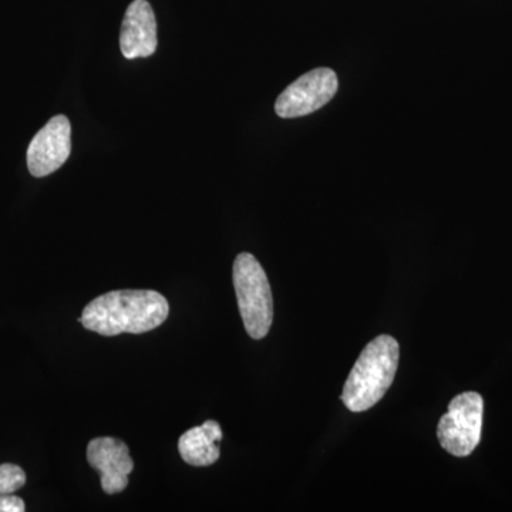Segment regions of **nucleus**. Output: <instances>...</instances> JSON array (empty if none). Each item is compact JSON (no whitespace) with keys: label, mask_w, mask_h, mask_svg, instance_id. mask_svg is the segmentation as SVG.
I'll use <instances>...</instances> for the list:
<instances>
[{"label":"nucleus","mask_w":512,"mask_h":512,"mask_svg":"<svg viewBox=\"0 0 512 512\" xmlns=\"http://www.w3.org/2000/svg\"><path fill=\"white\" fill-rule=\"evenodd\" d=\"M399 357V343L389 335L377 336L362 350L340 396L350 412H366L383 399L396 376Z\"/></svg>","instance_id":"obj_2"},{"label":"nucleus","mask_w":512,"mask_h":512,"mask_svg":"<svg viewBox=\"0 0 512 512\" xmlns=\"http://www.w3.org/2000/svg\"><path fill=\"white\" fill-rule=\"evenodd\" d=\"M25 501L18 495L0 494V512H25Z\"/></svg>","instance_id":"obj_11"},{"label":"nucleus","mask_w":512,"mask_h":512,"mask_svg":"<svg viewBox=\"0 0 512 512\" xmlns=\"http://www.w3.org/2000/svg\"><path fill=\"white\" fill-rule=\"evenodd\" d=\"M157 22L147 0H134L121 23L120 49L128 60L150 57L157 50Z\"/></svg>","instance_id":"obj_8"},{"label":"nucleus","mask_w":512,"mask_h":512,"mask_svg":"<svg viewBox=\"0 0 512 512\" xmlns=\"http://www.w3.org/2000/svg\"><path fill=\"white\" fill-rule=\"evenodd\" d=\"M168 313L170 305L161 293L126 289L93 299L79 320L84 328L101 336L140 335L163 325Z\"/></svg>","instance_id":"obj_1"},{"label":"nucleus","mask_w":512,"mask_h":512,"mask_svg":"<svg viewBox=\"0 0 512 512\" xmlns=\"http://www.w3.org/2000/svg\"><path fill=\"white\" fill-rule=\"evenodd\" d=\"M338 86L336 73L325 67L303 74L278 97L276 114L282 119L308 116L328 104L338 92Z\"/></svg>","instance_id":"obj_5"},{"label":"nucleus","mask_w":512,"mask_h":512,"mask_svg":"<svg viewBox=\"0 0 512 512\" xmlns=\"http://www.w3.org/2000/svg\"><path fill=\"white\" fill-rule=\"evenodd\" d=\"M26 484V474L16 464H0V494H13Z\"/></svg>","instance_id":"obj_10"},{"label":"nucleus","mask_w":512,"mask_h":512,"mask_svg":"<svg viewBox=\"0 0 512 512\" xmlns=\"http://www.w3.org/2000/svg\"><path fill=\"white\" fill-rule=\"evenodd\" d=\"M232 278L248 335L252 339H264L274 319V299L264 268L254 255L244 252L235 259Z\"/></svg>","instance_id":"obj_3"},{"label":"nucleus","mask_w":512,"mask_h":512,"mask_svg":"<svg viewBox=\"0 0 512 512\" xmlns=\"http://www.w3.org/2000/svg\"><path fill=\"white\" fill-rule=\"evenodd\" d=\"M72 151V126L66 116H55L33 137L28 148V168L42 178L59 170Z\"/></svg>","instance_id":"obj_6"},{"label":"nucleus","mask_w":512,"mask_h":512,"mask_svg":"<svg viewBox=\"0 0 512 512\" xmlns=\"http://www.w3.org/2000/svg\"><path fill=\"white\" fill-rule=\"evenodd\" d=\"M484 400L476 392L458 394L440 419L437 437L441 447L456 457H467L481 440Z\"/></svg>","instance_id":"obj_4"},{"label":"nucleus","mask_w":512,"mask_h":512,"mask_svg":"<svg viewBox=\"0 0 512 512\" xmlns=\"http://www.w3.org/2000/svg\"><path fill=\"white\" fill-rule=\"evenodd\" d=\"M222 430L215 420L205 421L185 431L178 440V451L185 463L194 467H208L221 456Z\"/></svg>","instance_id":"obj_9"},{"label":"nucleus","mask_w":512,"mask_h":512,"mask_svg":"<svg viewBox=\"0 0 512 512\" xmlns=\"http://www.w3.org/2000/svg\"><path fill=\"white\" fill-rule=\"evenodd\" d=\"M87 461L100 474L104 493L113 495L126 490L134 461L130 448L114 437H97L87 446Z\"/></svg>","instance_id":"obj_7"}]
</instances>
